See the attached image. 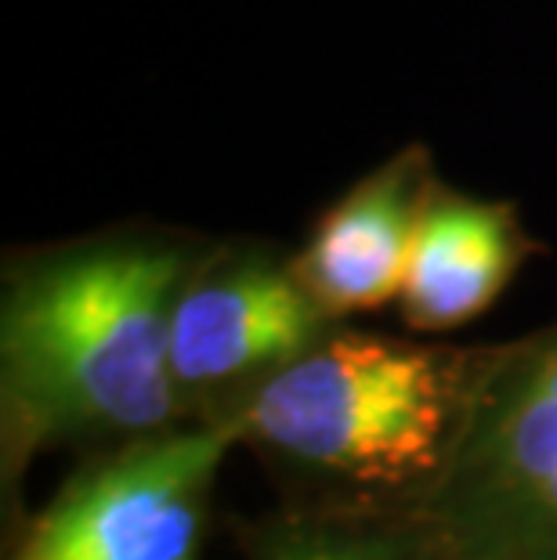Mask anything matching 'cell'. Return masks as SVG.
<instances>
[{
	"instance_id": "6da1fadb",
	"label": "cell",
	"mask_w": 557,
	"mask_h": 560,
	"mask_svg": "<svg viewBox=\"0 0 557 560\" xmlns=\"http://www.w3.org/2000/svg\"><path fill=\"white\" fill-rule=\"evenodd\" d=\"M207 243L105 232L19 257L0 296L4 481L37 452L171 434L188 416L171 373V315Z\"/></svg>"
},
{
	"instance_id": "7a4b0ae2",
	"label": "cell",
	"mask_w": 557,
	"mask_h": 560,
	"mask_svg": "<svg viewBox=\"0 0 557 560\" xmlns=\"http://www.w3.org/2000/svg\"><path fill=\"white\" fill-rule=\"evenodd\" d=\"M471 365L474 351L334 329L232 420L243 445L359 492L355 503H409L445 467Z\"/></svg>"
},
{
	"instance_id": "3957f363",
	"label": "cell",
	"mask_w": 557,
	"mask_h": 560,
	"mask_svg": "<svg viewBox=\"0 0 557 560\" xmlns=\"http://www.w3.org/2000/svg\"><path fill=\"white\" fill-rule=\"evenodd\" d=\"M409 510L445 560H557V322L474 351L445 467Z\"/></svg>"
},
{
	"instance_id": "277c9868",
	"label": "cell",
	"mask_w": 557,
	"mask_h": 560,
	"mask_svg": "<svg viewBox=\"0 0 557 560\" xmlns=\"http://www.w3.org/2000/svg\"><path fill=\"white\" fill-rule=\"evenodd\" d=\"M243 431L232 416L105 448L55 492L11 560H204L210 495Z\"/></svg>"
},
{
	"instance_id": "5b68a950",
	"label": "cell",
	"mask_w": 557,
	"mask_h": 560,
	"mask_svg": "<svg viewBox=\"0 0 557 560\" xmlns=\"http://www.w3.org/2000/svg\"><path fill=\"white\" fill-rule=\"evenodd\" d=\"M334 329L293 257L254 243L207 246L174 301V387L193 420H221Z\"/></svg>"
},
{
	"instance_id": "8992f818",
	"label": "cell",
	"mask_w": 557,
	"mask_h": 560,
	"mask_svg": "<svg viewBox=\"0 0 557 560\" xmlns=\"http://www.w3.org/2000/svg\"><path fill=\"white\" fill-rule=\"evenodd\" d=\"M438 185L431 152L406 145L359 177L307 235L293 271L318 307L340 322L398 304L413 240Z\"/></svg>"
},
{
	"instance_id": "52a82bcc",
	"label": "cell",
	"mask_w": 557,
	"mask_h": 560,
	"mask_svg": "<svg viewBox=\"0 0 557 560\" xmlns=\"http://www.w3.org/2000/svg\"><path fill=\"white\" fill-rule=\"evenodd\" d=\"M532 254L511 202L456 192L438 182L423 207L398 312L406 326L442 332L489 312Z\"/></svg>"
},
{
	"instance_id": "ba28073f",
	"label": "cell",
	"mask_w": 557,
	"mask_h": 560,
	"mask_svg": "<svg viewBox=\"0 0 557 560\" xmlns=\"http://www.w3.org/2000/svg\"><path fill=\"white\" fill-rule=\"evenodd\" d=\"M251 560H445L409 503L301 506L246 532Z\"/></svg>"
}]
</instances>
